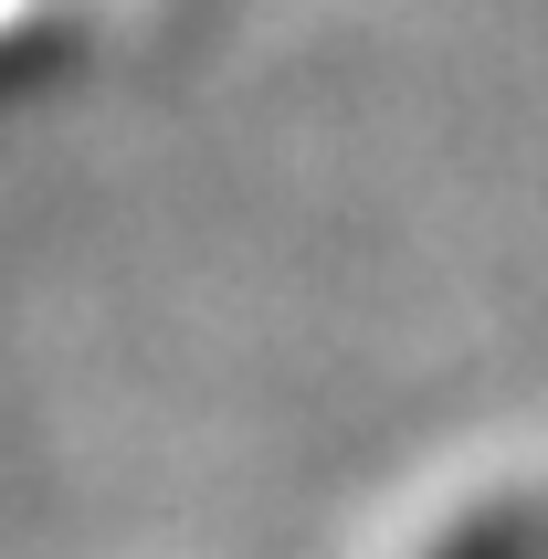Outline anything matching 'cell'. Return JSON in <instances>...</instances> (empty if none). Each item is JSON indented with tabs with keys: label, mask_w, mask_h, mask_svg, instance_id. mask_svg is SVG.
<instances>
[{
	"label": "cell",
	"mask_w": 548,
	"mask_h": 559,
	"mask_svg": "<svg viewBox=\"0 0 548 559\" xmlns=\"http://www.w3.org/2000/svg\"><path fill=\"white\" fill-rule=\"evenodd\" d=\"M422 559H548V497H496L432 538Z\"/></svg>",
	"instance_id": "6da1fadb"
}]
</instances>
